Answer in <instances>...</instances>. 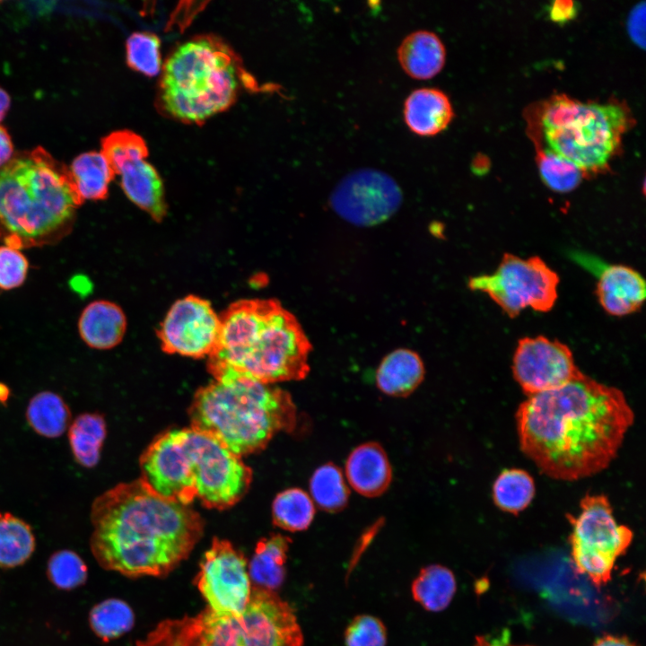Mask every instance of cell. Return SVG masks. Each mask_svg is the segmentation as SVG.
<instances>
[{
  "mask_svg": "<svg viewBox=\"0 0 646 646\" xmlns=\"http://www.w3.org/2000/svg\"><path fill=\"white\" fill-rule=\"evenodd\" d=\"M161 41L151 32H135L126 44L127 65L146 76H155L162 69Z\"/></svg>",
  "mask_w": 646,
  "mask_h": 646,
  "instance_id": "e575fe53",
  "label": "cell"
},
{
  "mask_svg": "<svg viewBox=\"0 0 646 646\" xmlns=\"http://www.w3.org/2000/svg\"><path fill=\"white\" fill-rule=\"evenodd\" d=\"M127 319L122 309L109 301H95L81 313L78 330L90 347L107 350L118 345L126 332Z\"/></svg>",
  "mask_w": 646,
  "mask_h": 646,
  "instance_id": "ffe728a7",
  "label": "cell"
},
{
  "mask_svg": "<svg viewBox=\"0 0 646 646\" xmlns=\"http://www.w3.org/2000/svg\"><path fill=\"white\" fill-rule=\"evenodd\" d=\"M576 13V3L573 1L558 0L552 2L549 6V16L554 22H566L573 19Z\"/></svg>",
  "mask_w": 646,
  "mask_h": 646,
  "instance_id": "f35d334b",
  "label": "cell"
},
{
  "mask_svg": "<svg viewBox=\"0 0 646 646\" xmlns=\"http://www.w3.org/2000/svg\"><path fill=\"white\" fill-rule=\"evenodd\" d=\"M345 646H386V627L373 615H357L345 629Z\"/></svg>",
  "mask_w": 646,
  "mask_h": 646,
  "instance_id": "d590c367",
  "label": "cell"
},
{
  "mask_svg": "<svg viewBox=\"0 0 646 646\" xmlns=\"http://www.w3.org/2000/svg\"><path fill=\"white\" fill-rule=\"evenodd\" d=\"M188 408L191 427L242 458L262 450L280 432H292L297 408L291 395L272 384L231 371L212 374Z\"/></svg>",
  "mask_w": 646,
  "mask_h": 646,
  "instance_id": "8992f818",
  "label": "cell"
},
{
  "mask_svg": "<svg viewBox=\"0 0 646 646\" xmlns=\"http://www.w3.org/2000/svg\"><path fill=\"white\" fill-rule=\"evenodd\" d=\"M634 414L624 394L582 374L518 407L519 447L546 476L576 481L615 458Z\"/></svg>",
  "mask_w": 646,
  "mask_h": 646,
  "instance_id": "6da1fadb",
  "label": "cell"
},
{
  "mask_svg": "<svg viewBox=\"0 0 646 646\" xmlns=\"http://www.w3.org/2000/svg\"><path fill=\"white\" fill-rule=\"evenodd\" d=\"M315 516V506L310 494L300 488H289L279 493L273 501L274 524L287 531L306 530Z\"/></svg>",
  "mask_w": 646,
  "mask_h": 646,
  "instance_id": "f546056e",
  "label": "cell"
},
{
  "mask_svg": "<svg viewBox=\"0 0 646 646\" xmlns=\"http://www.w3.org/2000/svg\"><path fill=\"white\" fill-rule=\"evenodd\" d=\"M11 394L10 388L5 383L0 381V404L6 406L11 397Z\"/></svg>",
  "mask_w": 646,
  "mask_h": 646,
  "instance_id": "ee69618b",
  "label": "cell"
},
{
  "mask_svg": "<svg viewBox=\"0 0 646 646\" xmlns=\"http://www.w3.org/2000/svg\"><path fill=\"white\" fill-rule=\"evenodd\" d=\"M83 202L68 167L42 147L23 152L0 168V238L18 249L57 240Z\"/></svg>",
  "mask_w": 646,
  "mask_h": 646,
  "instance_id": "5b68a950",
  "label": "cell"
},
{
  "mask_svg": "<svg viewBox=\"0 0 646 646\" xmlns=\"http://www.w3.org/2000/svg\"><path fill=\"white\" fill-rule=\"evenodd\" d=\"M403 113L408 128L421 136L439 134L454 116L450 99L437 88L413 91L405 100Z\"/></svg>",
  "mask_w": 646,
  "mask_h": 646,
  "instance_id": "d6986e66",
  "label": "cell"
},
{
  "mask_svg": "<svg viewBox=\"0 0 646 646\" xmlns=\"http://www.w3.org/2000/svg\"><path fill=\"white\" fill-rule=\"evenodd\" d=\"M47 576L56 588L71 590L86 582L88 567L77 553L62 549L50 555L47 563Z\"/></svg>",
  "mask_w": 646,
  "mask_h": 646,
  "instance_id": "836d02e7",
  "label": "cell"
},
{
  "mask_svg": "<svg viewBox=\"0 0 646 646\" xmlns=\"http://www.w3.org/2000/svg\"><path fill=\"white\" fill-rule=\"evenodd\" d=\"M141 479L158 494L185 505L233 506L247 493L252 469L213 436L193 427L158 435L140 458Z\"/></svg>",
  "mask_w": 646,
  "mask_h": 646,
  "instance_id": "277c9868",
  "label": "cell"
},
{
  "mask_svg": "<svg viewBox=\"0 0 646 646\" xmlns=\"http://www.w3.org/2000/svg\"><path fill=\"white\" fill-rule=\"evenodd\" d=\"M536 493L533 477L525 470H503L493 484V499L503 511L517 515L532 502Z\"/></svg>",
  "mask_w": 646,
  "mask_h": 646,
  "instance_id": "f1b7e54d",
  "label": "cell"
},
{
  "mask_svg": "<svg viewBox=\"0 0 646 646\" xmlns=\"http://www.w3.org/2000/svg\"><path fill=\"white\" fill-rule=\"evenodd\" d=\"M541 126L548 150L582 172L603 171L617 153L632 115L618 102H582L564 94L548 100Z\"/></svg>",
  "mask_w": 646,
  "mask_h": 646,
  "instance_id": "9c48e42d",
  "label": "cell"
},
{
  "mask_svg": "<svg viewBox=\"0 0 646 646\" xmlns=\"http://www.w3.org/2000/svg\"><path fill=\"white\" fill-rule=\"evenodd\" d=\"M512 372L528 397L560 388L583 374L567 345L542 336L519 340Z\"/></svg>",
  "mask_w": 646,
  "mask_h": 646,
  "instance_id": "9a60e30c",
  "label": "cell"
},
{
  "mask_svg": "<svg viewBox=\"0 0 646 646\" xmlns=\"http://www.w3.org/2000/svg\"><path fill=\"white\" fill-rule=\"evenodd\" d=\"M423 377L424 366L420 356L401 348L381 361L376 372V384L388 396L404 397L416 389Z\"/></svg>",
  "mask_w": 646,
  "mask_h": 646,
  "instance_id": "7402d4cb",
  "label": "cell"
},
{
  "mask_svg": "<svg viewBox=\"0 0 646 646\" xmlns=\"http://www.w3.org/2000/svg\"><path fill=\"white\" fill-rule=\"evenodd\" d=\"M580 506L577 516L566 515L572 528V561L580 573L601 587L610 581L615 562L631 545L633 533L615 521L606 495L586 494Z\"/></svg>",
  "mask_w": 646,
  "mask_h": 646,
  "instance_id": "30bf717a",
  "label": "cell"
},
{
  "mask_svg": "<svg viewBox=\"0 0 646 646\" xmlns=\"http://www.w3.org/2000/svg\"><path fill=\"white\" fill-rule=\"evenodd\" d=\"M25 418L37 434L55 439L68 430L72 413L59 394L44 390L31 397L26 407Z\"/></svg>",
  "mask_w": 646,
  "mask_h": 646,
  "instance_id": "d4e9b609",
  "label": "cell"
},
{
  "mask_svg": "<svg viewBox=\"0 0 646 646\" xmlns=\"http://www.w3.org/2000/svg\"><path fill=\"white\" fill-rule=\"evenodd\" d=\"M456 589L453 572L442 565L432 564L421 569L412 583L411 592L425 610L440 612L450 605Z\"/></svg>",
  "mask_w": 646,
  "mask_h": 646,
  "instance_id": "83f0119b",
  "label": "cell"
},
{
  "mask_svg": "<svg viewBox=\"0 0 646 646\" xmlns=\"http://www.w3.org/2000/svg\"><path fill=\"white\" fill-rule=\"evenodd\" d=\"M195 584L208 608L240 615L251 594L248 561L230 541L214 537L202 558Z\"/></svg>",
  "mask_w": 646,
  "mask_h": 646,
  "instance_id": "4fadbf2b",
  "label": "cell"
},
{
  "mask_svg": "<svg viewBox=\"0 0 646 646\" xmlns=\"http://www.w3.org/2000/svg\"><path fill=\"white\" fill-rule=\"evenodd\" d=\"M626 28L632 41L645 48V2L642 1L633 7L629 13Z\"/></svg>",
  "mask_w": 646,
  "mask_h": 646,
  "instance_id": "74e56055",
  "label": "cell"
},
{
  "mask_svg": "<svg viewBox=\"0 0 646 646\" xmlns=\"http://www.w3.org/2000/svg\"><path fill=\"white\" fill-rule=\"evenodd\" d=\"M220 332V317L211 303L188 295L176 301L167 312L158 337L168 354L191 358L209 356L214 350Z\"/></svg>",
  "mask_w": 646,
  "mask_h": 646,
  "instance_id": "5bb4252c",
  "label": "cell"
},
{
  "mask_svg": "<svg viewBox=\"0 0 646 646\" xmlns=\"http://www.w3.org/2000/svg\"><path fill=\"white\" fill-rule=\"evenodd\" d=\"M11 105L9 94L0 88V122L4 118Z\"/></svg>",
  "mask_w": 646,
  "mask_h": 646,
  "instance_id": "b9f144b4",
  "label": "cell"
},
{
  "mask_svg": "<svg viewBox=\"0 0 646 646\" xmlns=\"http://www.w3.org/2000/svg\"><path fill=\"white\" fill-rule=\"evenodd\" d=\"M475 646H515V645H509L503 642V639H496L493 642L488 641L484 637L477 638L476 644Z\"/></svg>",
  "mask_w": 646,
  "mask_h": 646,
  "instance_id": "7bdbcfd3",
  "label": "cell"
},
{
  "mask_svg": "<svg viewBox=\"0 0 646 646\" xmlns=\"http://www.w3.org/2000/svg\"><path fill=\"white\" fill-rule=\"evenodd\" d=\"M69 171L83 201L102 200L108 196L115 173L101 152L81 153L72 162Z\"/></svg>",
  "mask_w": 646,
  "mask_h": 646,
  "instance_id": "484cf974",
  "label": "cell"
},
{
  "mask_svg": "<svg viewBox=\"0 0 646 646\" xmlns=\"http://www.w3.org/2000/svg\"><path fill=\"white\" fill-rule=\"evenodd\" d=\"M88 620L94 634L108 642L132 629L135 615L127 602L112 598L93 606Z\"/></svg>",
  "mask_w": 646,
  "mask_h": 646,
  "instance_id": "1f68e13d",
  "label": "cell"
},
{
  "mask_svg": "<svg viewBox=\"0 0 646 646\" xmlns=\"http://www.w3.org/2000/svg\"><path fill=\"white\" fill-rule=\"evenodd\" d=\"M137 646H303L293 609L275 591L251 586L240 615L205 608L195 616L164 620Z\"/></svg>",
  "mask_w": 646,
  "mask_h": 646,
  "instance_id": "52a82bcc",
  "label": "cell"
},
{
  "mask_svg": "<svg viewBox=\"0 0 646 646\" xmlns=\"http://www.w3.org/2000/svg\"><path fill=\"white\" fill-rule=\"evenodd\" d=\"M35 548L36 538L31 526L9 511H0V568L23 565Z\"/></svg>",
  "mask_w": 646,
  "mask_h": 646,
  "instance_id": "4316f807",
  "label": "cell"
},
{
  "mask_svg": "<svg viewBox=\"0 0 646 646\" xmlns=\"http://www.w3.org/2000/svg\"><path fill=\"white\" fill-rule=\"evenodd\" d=\"M576 258L598 273L597 296L602 308L610 315L624 316L638 310L646 296L642 276L633 268L623 265H605L581 254Z\"/></svg>",
  "mask_w": 646,
  "mask_h": 646,
  "instance_id": "2e32d148",
  "label": "cell"
},
{
  "mask_svg": "<svg viewBox=\"0 0 646 646\" xmlns=\"http://www.w3.org/2000/svg\"><path fill=\"white\" fill-rule=\"evenodd\" d=\"M310 496L327 512H338L348 502L349 489L338 467L327 463L319 467L310 479Z\"/></svg>",
  "mask_w": 646,
  "mask_h": 646,
  "instance_id": "4dcf8cb0",
  "label": "cell"
},
{
  "mask_svg": "<svg viewBox=\"0 0 646 646\" xmlns=\"http://www.w3.org/2000/svg\"><path fill=\"white\" fill-rule=\"evenodd\" d=\"M291 543V538L282 534H272L258 542L248 565L252 587L275 591L282 586Z\"/></svg>",
  "mask_w": 646,
  "mask_h": 646,
  "instance_id": "603a6c76",
  "label": "cell"
},
{
  "mask_svg": "<svg viewBox=\"0 0 646 646\" xmlns=\"http://www.w3.org/2000/svg\"><path fill=\"white\" fill-rule=\"evenodd\" d=\"M593 646H635L625 637L605 635L598 639Z\"/></svg>",
  "mask_w": 646,
  "mask_h": 646,
  "instance_id": "60d3db41",
  "label": "cell"
},
{
  "mask_svg": "<svg viewBox=\"0 0 646 646\" xmlns=\"http://www.w3.org/2000/svg\"><path fill=\"white\" fill-rule=\"evenodd\" d=\"M397 59L410 77L427 80L435 76L446 59L441 39L429 31H415L407 35L397 48Z\"/></svg>",
  "mask_w": 646,
  "mask_h": 646,
  "instance_id": "44dd1931",
  "label": "cell"
},
{
  "mask_svg": "<svg viewBox=\"0 0 646 646\" xmlns=\"http://www.w3.org/2000/svg\"><path fill=\"white\" fill-rule=\"evenodd\" d=\"M238 89L236 57L216 38L197 37L168 57L161 80L166 112L183 122L199 123L228 109Z\"/></svg>",
  "mask_w": 646,
  "mask_h": 646,
  "instance_id": "ba28073f",
  "label": "cell"
},
{
  "mask_svg": "<svg viewBox=\"0 0 646 646\" xmlns=\"http://www.w3.org/2000/svg\"><path fill=\"white\" fill-rule=\"evenodd\" d=\"M126 196L155 221L166 214L164 188L157 170L141 157H131L110 164Z\"/></svg>",
  "mask_w": 646,
  "mask_h": 646,
  "instance_id": "e0dca14e",
  "label": "cell"
},
{
  "mask_svg": "<svg viewBox=\"0 0 646 646\" xmlns=\"http://www.w3.org/2000/svg\"><path fill=\"white\" fill-rule=\"evenodd\" d=\"M345 477L350 486L365 497L384 493L392 480V468L384 449L369 441L354 448L345 462Z\"/></svg>",
  "mask_w": 646,
  "mask_h": 646,
  "instance_id": "ac0fdd59",
  "label": "cell"
},
{
  "mask_svg": "<svg viewBox=\"0 0 646 646\" xmlns=\"http://www.w3.org/2000/svg\"><path fill=\"white\" fill-rule=\"evenodd\" d=\"M90 548L105 570L127 577H164L186 560L204 534L190 505L165 498L141 478L94 499Z\"/></svg>",
  "mask_w": 646,
  "mask_h": 646,
  "instance_id": "7a4b0ae2",
  "label": "cell"
},
{
  "mask_svg": "<svg viewBox=\"0 0 646 646\" xmlns=\"http://www.w3.org/2000/svg\"><path fill=\"white\" fill-rule=\"evenodd\" d=\"M107 436L104 416L97 412H85L72 420L68 430V443L74 461L83 467H94Z\"/></svg>",
  "mask_w": 646,
  "mask_h": 646,
  "instance_id": "cb8c5ba5",
  "label": "cell"
},
{
  "mask_svg": "<svg viewBox=\"0 0 646 646\" xmlns=\"http://www.w3.org/2000/svg\"><path fill=\"white\" fill-rule=\"evenodd\" d=\"M13 154V145L7 130L0 126V168L4 166Z\"/></svg>",
  "mask_w": 646,
  "mask_h": 646,
  "instance_id": "ab89813d",
  "label": "cell"
},
{
  "mask_svg": "<svg viewBox=\"0 0 646 646\" xmlns=\"http://www.w3.org/2000/svg\"><path fill=\"white\" fill-rule=\"evenodd\" d=\"M403 194L388 173L360 168L347 173L332 190L331 208L346 222L370 227L390 218L400 207Z\"/></svg>",
  "mask_w": 646,
  "mask_h": 646,
  "instance_id": "7c38bea8",
  "label": "cell"
},
{
  "mask_svg": "<svg viewBox=\"0 0 646 646\" xmlns=\"http://www.w3.org/2000/svg\"><path fill=\"white\" fill-rule=\"evenodd\" d=\"M219 317L217 345L207 362L211 374L227 370L272 385L309 374L311 345L278 301H238Z\"/></svg>",
  "mask_w": 646,
  "mask_h": 646,
  "instance_id": "3957f363",
  "label": "cell"
},
{
  "mask_svg": "<svg viewBox=\"0 0 646 646\" xmlns=\"http://www.w3.org/2000/svg\"><path fill=\"white\" fill-rule=\"evenodd\" d=\"M559 277L538 257L521 258L506 253L491 275L472 277L468 286L489 295L511 318L529 307L550 310L557 299Z\"/></svg>",
  "mask_w": 646,
  "mask_h": 646,
  "instance_id": "8fae6325",
  "label": "cell"
},
{
  "mask_svg": "<svg viewBox=\"0 0 646 646\" xmlns=\"http://www.w3.org/2000/svg\"><path fill=\"white\" fill-rule=\"evenodd\" d=\"M29 263L20 249L0 246V289L11 290L21 286L27 276Z\"/></svg>",
  "mask_w": 646,
  "mask_h": 646,
  "instance_id": "8d00e7d4",
  "label": "cell"
},
{
  "mask_svg": "<svg viewBox=\"0 0 646 646\" xmlns=\"http://www.w3.org/2000/svg\"><path fill=\"white\" fill-rule=\"evenodd\" d=\"M537 165L544 183L552 190L566 193L573 190L581 181L583 172L572 162L554 152L538 149Z\"/></svg>",
  "mask_w": 646,
  "mask_h": 646,
  "instance_id": "d6a6232c",
  "label": "cell"
}]
</instances>
